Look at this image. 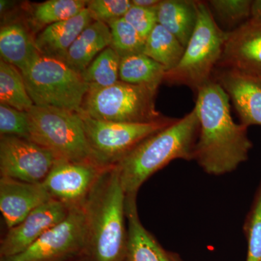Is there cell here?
Masks as SVG:
<instances>
[{"label": "cell", "mask_w": 261, "mask_h": 261, "mask_svg": "<svg viewBox=\"0 0 261 261\" xmlns=\"http://www.w3.org/2000/svg\"><path fill=\"white\" fill-rule=\"evenodd\" d=\"M200 122L194 161L207 174L221 176L248 160L252 148L247 127L233 120L227 94L214 80L196 94Z\"/></svg>", "instance_id": "cell-1"}, {"label": "cell", "mask_w": 261, "mask_h": 261, "mask_svg": "<svg viewBox=\"0 0 261 261\" xmlns=\"http://www.w3.org/2000/svg\"><path fill=\"white\" fill-rule=\"evenodd\" d=\"M0 55L1 60L16 67L21 73L40 57L34 44L23 25L10 23L0 29Z\"/></svg>", "instance_id": "cell-19"}, {"label": "cell", "mask_w": 261, "mask_h": 261, "mask_svg": "<svg viewBox=\"0 0 261 261\" xmlns=\"http://www.w3.org/2000/svg\"><path fill=\"white\" fill-rule=\"evenodd\" d=\"M197 25L181 61L165 75L171 85L186 86L195 94L213 81L224 47L226 32L219 27L207 2L197 1Z\"/></svg>", "instance_id": "cell-4"}, {"label": "cell", "mask_w": 261, "mask_h": 261, "mask_svg": "<svg viewBox=\"0 0 261 261\" xmlns=\"http://www.w3.org/2000/svg\"><path fill=\"white\" fill-rule=\"evenodd\" d=\"M22 75L34 106L82 111L89 87L65 62L40 56Z\"/></svg>", "instance_id": "cell-7"}, {"label": "cell", "mask_w": 261, "mask_h": 261, "mask_svg": "<svg viewBox=\"0 0 261 261\" xmlns=\"http://www.w3.org/2000/svg\"><path fill=\"white\" fill-rule=\"evenodd\" d=\"M69 211L56 200L38 207L20 224L8 229L1 240L0 257L13 256L27 250L46 231L62 222Z\"/></svg>", "instance_id": "cell-13"}, {"label": "cell", "mask_w": 261, "mask_h": 261, "mask_svg": "<svg viewBox=\"0 0 261 261\" xmlns=\"http://www.w3.org/2000/svg\"><path fill=\"white\" fill-rule=\"evenodd\" d=\"M213 80L227 94L241 124L247 128L261 126V77L239 70L216 68Z\"/></svg>", "instance_id": "cell-14"}, {"label": "cell", "mask_w": 261, "mask_h": 261, "mask_svg": "<svg viewBox=\"0 0 261 261\" xmlns=\"http://www.w3.org/2000/svg\"><path fill=\"white\" fill-rule=\"evenodd\" d=\"M58 159L32 141L15 137L0 138V174L28 183H43Z\"/></svg>", "instance_id": "cell-10"}, {"label": "cell", "mask_w": 261, "mask_h": 261, "mask_svg": "<svg viewBox=\"0 0 261 261\" xmlns=\"http://www.w3.org/2000/svg\"><path fill=\"white\" fill-rule=\"evenodd\" d=\"M251 18L261 20V0L252 1Z\"/></svg>", "instance_id": "cell-33"}, {"label": "cell", "mask_w": 261, "mask_h": 261, "mask_svg": "<svg viewBox=\"0 0 261 261\" xmlns=\"http://www.w3.org/2000/svg\"><path fill=\"white\" fill-rule=\"evenodd\" d=\"M166 73L163 65L144 53L121 58L119 80L125 83L146 86L158 90Z\"/></svg>", "instance_id": "cell-21"}, {"label": "cell", "mask_w": 261, "mask_h": 261, "mask_svg": "<svg viewBox=\"0 0 261 261\" xmlns=\"http://www.w3.org/2000/svg\"><path fill=\"white\" fill-rule=\"evenodd\" d=\"M216 68L261 77V20L250 18L238 28L226 32Z\"/></svg>", "instance_id": "cell-12"}, {"label": "cell", "mask_w": 261, "mask_h": 261, "mask_svg": "<svg viewBox=\"0 0 261 261\" xmlns=\"http://www.w3.org/2000/svg\"><path fill=\"white\" fill-rule=\"evenodd\" d=\"M0 104L23 112L34 106L21 72L3 60L0 61Z\"/></svg>", "instance_id": "cell-23"}, {"label": "cell", "mask_w": 261, "mask_h": 261, "mask_svg": "<svg viewBox=\"0 0 261 261\" xmlns=\"http://www.w3.org/2000/svg\"><path fill=\"white\" fill-rule=\"evenodd\" d=\"M251 0H210L207 4L215 18L231 30L251 18ZM229 32V31H228Z\"/></svg>", "instance_id": "cell-26"}, {"label": "cell", "mask_w": 261, "mask_h": 261, "mask_svg": "<svg viewBox=\"0 0 261 261\" xmlns=\"http://www.w3.org/2000/svg\"><path fill=\"white\" fill-rule=\"evenodd\" d=\"M158 23L186 48L197 25V1L161 0L156 7Z\"/></svg>", "instance_id": "cell-20"}, {"label": "cell", "mask_w": 261, "mask_h": 261, "mask_svg": "<svg viewBox=\"0 0 261 261\" xmlns=\"http://www.w3.org/2000/svg\"><path fill=\"white\" fill-rule=\"evenodd\" d=\"M104 168L93 162L57 159L43 185L53 200L69 209L83 207Z\"/></svg>", "instance_id": "cell-11"}, {"label": "cell", "mask_w": 261, "mask_h": 261, "mask_svg": "<svg viewBox=\"0 0 261 261\" xmlns=\"http://www.w3.org/2000/svg\"><path fill=\"white\" fill-rule=\"evenodd\" d=\"M87 229L83 207L70 209L59 224L46 231L29 248L0 261H74L85 255Z\"/></svg>", "instance_id": "cell-9"}, {"label": "cell", "mask_w": 261, "mask_h": 261, "mask_svg": "<svg viewBox=\"0 0 261 261\" xmlns=\"http://www.w3.org/2000/svg\"><path fill=\"white\" fill-rule=\"evenodd\" d=\"M80 115L94 161L103 168L114 166L142 141L176 120L168 118L154 123H118Z\"/></svg>", "instance_id": "cell-8"}, {"label": "cell", "mask_w": 261, "mask_h": 261, "mask_svg": "<svg viewBox=\"0 0 261 261\" xmlns=\"http://www.w3.org/2000/svg\"><path fill=\"white\" fill-rule=\"evenodd\" d=\"M123 18L145 39L159 23L156 8H141L133 4Z\"/></svg>", "instance_id": "cell-31"}, {"label": "cell", "mask_w": 261, "mask_h": 261, "mask_svg": "<svg viewBox=\"0 0 261 261\" xmlns=\"http://www.w3.org/2000/svg\"><path fill=\"white\" fill-rule=\"evenodd\" d=\"M111 32V47L120 58L143 53L146 39L139 34L124 18L108 24Z\"/></svg>", "instance_id": "cell-27"}, {"label": "cell", "mask_w": 261, "mask_h": 261, "mask_svg": "<svg viewBox=\"0 0 261 261\" xmlns=\"http://www.w3.org/2000/svg\"><path fill=\"white\" fill-rule=\"evenodd\" d=\"M74 261H80V260H74Z\"/></svg>", "instance_id": "cell-35"}, {"label": "cell", "mask_w": 261, "mask_h": 261, "mask_svg": "<svg viewBox=\"0 0 261 261\" xmlns=\"http://www.w3.org/2000/svg\"><path fill=\"white\" fill-rule=\"evenodd\" d=\"M200 130L195 108L140 142L116 166L126 195H137L151 176L174 160L194 161Z\"/></svg>", "instance_id": "cell-3"}, {"label": "cell", "mask_w": 261, "mask_h": 261, "mask_svg": "<svg viewBox=\"0 0 261 261\" xmlns=\"http://www.w3.org/2000/svg\"><path fill=\"white\" fill-rule=\"evenodd\" d=\"M111 29L107 24L93 20L70 46L65 63L82 74L98 55L111 47Z\"/></svg>", "instance_id": "cell-18"}, {"label": "cell", "mask_w": 261, "mask_h": 261, "mask_svg": "<svg viewBox=\"0 0 261 261\" xmlns=\"http://www.w3.org/2000/svg\"><path fill=\"white\" fill-rule=\"evenodd\" d=\"M137 195H126L127 261H175L141 223Z\"/></svg>", "instance_id": "cell-17"}, {"label": "cell", "mask_w": 261, "mask_h": 261, "mask_svg": "<svg viewBox=\"0 0 261 261\" xmlns=\"http://www.w3.org/2000/svg\"><path fill=\"white\" fill-rule=\"evenodd\" d=\"M0 134L1 136H15L30 140L27 112L0 104Z\"/></svg>", "instance_id": "cell-30"}, {"label": "cell", "mask_w": 261, "mask_h": 261, "mask_svg": "<svg viewBox=\"0 0 261 261\" xmlns=\"http://www.w3.org/2000/svg\"><path fill=\"white\" fill-rule=\"evenodd\" d=\"M126 197L116 166L105 168L83 205L89 261L126 260Z\"/></svg>", "instance_id": "cell-2"}, {"label": "cell", "mask_w": 261, "mask_h": 261, "mask_svg": "<svg viewBox=\"0 0 261 261\" xmlns=\"http://www.w3.org/2000/svg\"><path fill=\"white\" fill-rule=\"evenodd\" d=\"M132 6V0H91L87 9L94 20L107 24L123 18Z\"/></svg>", "instance_id": "cell-29"}, {"label": "cell", "mask_w": 261, "mask_h": 261, "mask_svg": "<svg viewBox=\"0 0 261 261\" xmlns=\"http://www.w3.org/2000/svg\"><path fill=\"white\" fill-rule=\"evenodd\" d=\"M27 113L31 141L49 149L58 159L97 163L87 142L80 113L37 106Z\"/></svg>", "instance_id": "cell-5"}, {"label": "cell", "mask_w": 261, "mask_h": 261, "mask_svg": "<svg viewBox=\"0 0 261 261\" xmlns=\"http://www.w3.org/2000/svg\"><path fill=\"white\" fill-rule=\"evenodd\" d=\"M185 51L177 38L158 23L146 39L143 53L163 65L167 72L176 67Z\"/></svg>", "instance_id": "cell-22"}, {"label": "cell", "mask_w": 261, "mask_h": 261, "mask_svg": "<svg viewBox=\"0 0 261 261\" xmlns=\"http://www.w3.org/2000/svg\"><path fill=\"white\" fill-rule=\"evenodd\" d=\"M161 0H132V4L145 8H155Z\"/></svg>", "instance_id": "cell-32"}, {"label": "cell", "mask_w": 261, "mask_h": 261, "mask_svg": "<svg viewBox=\"0 0 261 261\" xmlns=\"http://www.w3.org/2000/svg\"><path fill=\"white\" fill-rule=\"evenodd\" d=\"M175 261H179V260H178V259L176 258V257H175Z\"/></svg>", "instance_id": "cell-34"}, {"label": "cell", "mask_w": 261, "mask_h": 261, "mask_svg": "<svg viewBox=\"0 0 261 261\" xmlns=\"http://www.w3.org/2000/svg\"><path fill=\"white\" fill-rule=\"evenodd\" d=\"M244 231L247 241L246 261H261V182L245 220Z\"/></svg>", "instance_id": "cell-28"}, {"label": "cell", "mask_w": 261, "mask_h": 261, "mask_svg": "<svg viewBox=\"0 0 261 261\" xmlns=\"http://www.w3.org/2000/svg\"><path fill=\"white\" fill-rule=\"evenodd\" d=\"M157 91L121 81L107 88H89L80 113L94 119L118 123L165 121L168 117L156 110Z\"/></svg>", "instance_id": "cell-6"}, {"label": "cell", "mask_w": 261, "mask_h": 261, "mask_svg": "<svg viewBox=\"0 0 261 261\" xmlns=\"http://www.w3.org/2000/svg\"><path fill=\"white\" fill-rule=\"evenodd\" d=\"M120 56L112 47H108L81 75L89 88H107L120 81Z\"/></svg>", "instance_id": "cell-24"}, {"label": "cell", "mask_w": 261, "mask_h": 261, "mask_svg": "<svg viewBox=\"0 0 261 261\" xmlns=\"http://www.w3.org/2000/svg\"><path fill=\"white\" fill-rule=\"evenodd\" d=\"M93 20L86 8L73 18L47 25L34 39L38 51L41 56L65 62L70 46Z\"/></svg>", "instance_id": "cell-16"}, {"label": "cell", "mask_w": 261, "mask_h": 261, "mask_svg": "<svg viewBox=\"0 0 261 261\" xmlns=\"http://www.w3.org/2000/svg\"><path fill=\"white\" fill-rule=\"evenodd\" d=\"M87 3L86 0H48L35 5L33 18L46 27L73 18L87 8Z\"/></svg>", "instance_id": "cell-25"}, {"label": "cell", "mask_w": 261, "mask_h": 261, "mask_svg": "<svg viewBox=\"0 0 261 261\" xmlns=\"http://www.w3.org/2000/svg\"><path fill=\"white\" fill-rule=\"evenodd\" d=\"M51 200L53 197L43 183L0 178V211L8 229L20 224L33 211Z\"/></svg>", "instance_id": "cell-15"}]
</instances>
